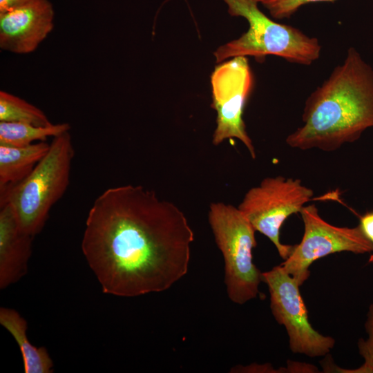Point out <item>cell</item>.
I'll list each match as a JSON object with an SVG mask.
<instances>
[{
  "mask_svg": "<svg viewBox=\"0 0 373 373\" xmlns=\"http://www.w3.org/2000/svg\"><path fill=\"white\" fill-rule=\"evenodd\" d=\"M193 240L179 207L152 190L127 184L95 199L82 250L104 293L135 297L165 291L185 276Z\"/></svg>",
  "mask_w": 373,
  "mask_h": 373,
  "instance_id": "obj_1",
  "label": "cell"
},
{
  "mask_svg": "<svg viewBox=\"0 0 373 373\" xmlns=\"http://www.w3.org/2000/svg\"><path fill=\"white\" fill-rule=\"evenodd\" d=\"M302 122L285 142L303 151H336L373 127V68L355 48L307 97Z\"/></svg>",
  "mask_w": 373,
  "mask_h": 373,
  "instance_id": "obj_2",
  "label": "cell"
},
{
  "mask_svg": "<svg viewBox=\"0 0 373 373\" xmlns=\"http://www.w3.org/2000/svg\"><path fill=\"white\" fill-rule=\"evenodd\" d=\"M74 154L69 131L53 137L48 151L32 172L0 191V205L11 206L26 233L35 237L42 231L51 208L65 193Z\"/></svg>",
  "mask_w": 373,
  "mask_h": 373,
  "instance_id": "obj_3",
  "label": "cell"
},
{
  "mask_svg": "<svg viewBox=\"0 0 373 373\" xmlns=\"http://www.w3.org/2000/svg\"><path fill=\"white\" fill-rule=\"evenodd\" d=\"M223 1L229 14L245 18L249 28L239 38L214 52L217 63L238 56L261 61L267 55H276L293 64L309 66L320 57L322 47L317 38L271 19L259 8L260 0Z\"/></svg>",
  "mask_w": 373,
  "mask_h": 373,
  "instance_id": "obj_4",
  "label": "cell"
},
{
  "mask_svg": "<svg viewBox=\"0 0 373 373\" xmlns=\"http://www.w3.org/2000/svg\"><path fill=\"white\" fill-rule=\"evenodd\" d=\"M208 221L223 256L229 298L238 305L256 298L262 282V272L253 262L256 230L238 207L221 202L210 204Z\"/></svg>",
  "mask_w": 373,
  "mask_h": 373,
  "instance_id": "obj_5",
  "label": "cell"
},
{
  "mask_svg": "<svg viewBox=\"0 0 373 373\" xmlns=\"http://www.w3.org/2000/svg\"><path fill=\"white\" fill-rule=\"evenodd\" d=\"M313 195V190L302 184L299 179L268 177L251 188L238 207L256 231L271 240L285 260L294 245L280 242V228L291 215L300 213Z\"/></svg>",
  "mask_w": 373,
  "mask_h": 373,
  "instance_id": "obj_6",
  "label": "cell"
},
{
  "mask_svg": "<svg viewBox=\"0 0 373 373\" xmlns=\"http://www.w3.org/2000/svg\"><path fill=\"white\" fill-rule=\"evenodd\" d=\"M304 224L300 242L280 265L301 286L309 277V268L316 260L329 254L350 251L363 254L373 251V243L360 225L336 227L323 220L315 204L305 206L300 212Z\"/></svg>",
  "mask_w": 373,
  "mask_h": 373,
  "instance_id": "obj_7",
  "label": "cell"
},
{
  "mask_svg": "<svg viewBox=\"0 0 373 373\" xmlns=\"http://www.w3.org/2000/svg\"><path fill=\"white\" fill-rule=\"evenodd\" d=\"M254 75L247 57L238 56L217 66L211 77L212 107L217 112L216 128L212 142L219 145L236 138L253 159L255 147L248 135L243 112L254 87Z\"/></svg>",
  "mask_w": 373,
  "mask_h": 373,
  "instance_id": "obj_8",
  "label": "cell"
},
{
  "mask_svg": "<svg viewBox=\"0 0 373 373\" xmlns=\"http://www.w3.org/2000/svg\"><path fill=\"white\" fill-rule=\"evenodd\" d=\"M267 285L270 308L276 321L287 331L289 347L294 354L309 357L324 356L334 347L335 340L315 330L300 292V285L281 265L262 273Z\"/></svg>",
  "mask_w": 373,
  "mask_h": 373,
  "instance_id": "obj_9",
  "label": "cell"
},
{
  "mask_svg": "<svg viewBox=\"0 0 373 373\" xmlns=\"http://www.w3.org/2000/svg\"><path fill=\"white\" fill-rule=\"evenodd\" d=\"M54 17L48 0H32L0 13V48L19 55L35 51L52 30Z\"/></svg>",
  "mask_w": 373,
  "mask_h": 373,
  "instance_id": "obj_10",
  "label": "cell"
},
{
  "mask_svg": "<svg viewBox=\"0 0 373 373\" xmlns=\"http://www.w3.org/2000/svg\"><path fill=\"white\" fill-rule=\"evenodd\" d=\"M34 237L20 227L8 204L0 205V289H4L26 275Z\"/></svg>",
  "mask_w": 373,
  "mask_h": 373,
  "instance_id": "obj_11",
  "label": "cell"
},
{
  "mask_svg": "<svg viewBox=\"0 0 373 373\" xmlns=\"http://www.w3.org/2000/svg\"><path fill=\"white\" fill-rule=\"evenodd\" d=\"M50 144L37 142L26 146L0 144V191L22 181L46 155Z\"/></svg>",
  "mask_w": 373,
  "mask_h": 373,
  "instance_id": "obj_12",
  "label": "cell"
},
{
  "mask_svg": "<svg viewBox=\"0 0 373 373\" xmlns=\"http://www.w3.org/2000/svg\"><path fill=\"white\" fill-rule=\"evenodd\" d=\"M0 323L16 341L23 358L25 373H51L53 362L47 350L31 344L27 336V321L15 309L0 308Z\"/></svg>",
  "mask_w": 373,
  "mask_h": 373,
  "instance_id": "obj_13",
  "label": "cell"
},
{
  "mask_svg": "<svg viewBox=\"0 0 373 373\" xmlns=\"http://www.w3.org/2000/svg\"><path fill=\"white\" fill-rule=\"evenodd\" d=\"M68 123L36 126L28 123L0 122V144L26 146L35 142H46L49 137H56L69 131Z\"/></svg>",
  "mask_w": 373,
  "mask_h": 373,
  "instance_id": "obj_14",
  "label": "cell"
},
{
  "mask_svg": "<svg viewBox=\"0 0 373 373\" xmlns=\"http://www.w3.org/2000/svg\"><path fill=\"white\" fill-rule=\"evenodd\" d=\"M0 122L48 126L52 123L37 106L4 90L0 91Z\"/></svg>",
  "mask_w": 373,
  "mask_h": 373,
  "instance_id": "obj_15",
  "label": "cell"
},
{
  "mask_svg": "<svg viewBox=\"0 0 373 373\" xmlns=\"http://www.w3.org/2000/svg\"><path fill=\"white\" fill-rule=\"evenodd\" d=\"M365 327L367 338H360L358 341L359 354L364 358L363 365L354 370H344L333 365L334 369L329 370V372L335 370L334 372L345 373H373V303L369 307Z\"/></svg>",
  "mask_w": 373,
  "mask_h": 373,
  "instance_id": "obj_16",
  "label": "cell"
},
{
  "mask_svg": "<svg viewBox=\"0 0 373 373\" xmlns=\"http://www.w3.org/2000/svg\"><path fill=\"white\" fill-rule=\"evenodd\" d=\"M336 0H260L261 3L276 19H289L303 6L312 3L333 2Z\"/></svg>",
  "mask_w": 373,
  "mask_h": 373,
  "instance_id": "obj_17",
  "label": "cell"
},
{
  "mask_svg": "<svg viewBox=\"0 0 373 373\" xmlns=\"http://www.w3.org/2000/svg\"><path fill=\"white\" fill-rule=\"evenodd\" d=\"M359 225L366 237L373 243V211L363 215Z\"/></svg>",
  "mask_w": 373,
  "mask_h": 373,
  "instance_id": "obj_18",
  "label": "cell"
},
{
  "mask_svg": "<svg viewBox=\"0 0 373 373\" xmlns=\"http://www.w3.org/2000/svg\"><path fill=\"white\" fill-rule=\"evenodd\" d=\"M32 0H0V13L19 8Z\"/></svg>",
  "mask_w": 373,
  "mask_h": 373,
  "instance_id": "obj_19",
  "label": "cell"
}]
</instances>
